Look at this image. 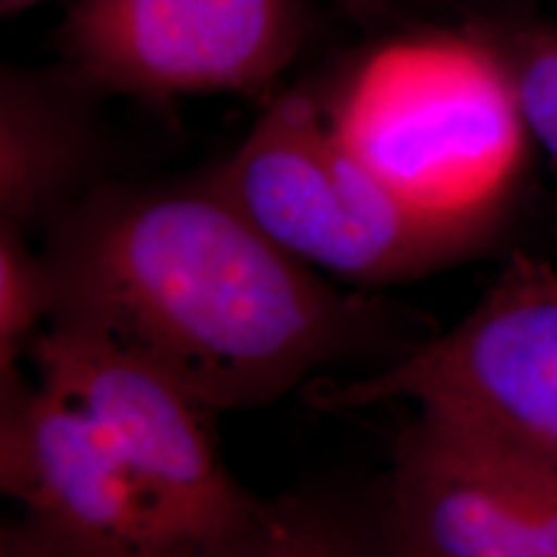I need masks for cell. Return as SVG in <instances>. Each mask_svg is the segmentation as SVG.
<instances>
[{"label":"cell","mask_w":557,"mask_h":557,"mask_svg":"<svg viewBox=\"0 0 557 557\" xmlns=\"http://www.w3.org/2000/svg\"><path fill=\"white\" fill-rule=\"evenodd\" d=\"M47 325L88 333L212 413L380 346L393 315L278 248L207 176L94 186L45 230Z\"/></svg>","instance_id":"obj_1"},{"label":"cell","mask_w":557,"mask_h":557,"mask_svg":"<svg viewBox=\"0 0 557 557\" xmlns=\"http://www.w3.org/2000/svg\"><path fill=\"white\" fill-rule=\"evenodd\" d=\"M90 90L62 75H0V230L32 238L83 194L94 165Z\"/></svg>","instance_id":"obj_8"},{"label":"cell","mask_w":557,"mask_h":557,"mask_svg":"<svg viewBox=\"0 0 557 557\" xmlns=\"http://www.w3.org/2000/svg\"><path fill=\"white\" fill-rule=\"evenodd\" d=\"M542 462H545V459H542ZM549 465V468H555L557 470V462H547Z\"/></svg>","instance_id":"obj_14"},{"label":"cell","mask_w":557,"mask_h":557,"mask_svg":"<svg viewBox=\"0 0 557 557\" xmlns=\"http://www.w3.org/2000/svg\"><path fill=\"white\" fill-rule=\"evenodd\" d=\"M323 101L348 148L416 214L475 253L491 246L534 145L491 41H387Z\"/></svg>","instance_id":"obj_3"},{"label":"cell","mask_w":557,"mask_h":557,"mask_svg":"<svg viewBox=\"0 0 557 557\" xmlns=\"http://www.w3.org/2000/svg\"><path fill=\"white\" fill-rule=\"evenodd\" d=\"M0 557H16V555L9 553V549H5V547H0Z\"/></svg>","instance_id":"obj_13"},{"label":"cell","mask_w":557,"mask_h":557,"mask_svg":"<svg viewBox=\"0 0 557 557\" xmlns=\"http://www.w3.org/2000/svg\"><path fill=\"white\" fill-rule=\"evenodd\" d=\"M3 395L0 485L16 557H238L267 500L227 470L218 413L88 333L47 325Z\"/></svg>","instance_id":"obj_2"},{"label":"cell","mask_w":557,"mask_h":557,"mask_svg":"<svg viewBox=\"0 0 557 557\" xmlns=\"http://www.w3.org/2000/svg\"><path fill=\"white\" fill-rule=\"evenodd\" d=\"M39 3H45V0H0V13L3 16H16V13L37 9Z\"/></svg>","instance_id":"obj_12"},{"label":"cell","mask_w":557,"mask_h":557,"mask_svg":"<svg viewBox=\"0 0 557 557\" xmlns=\"http://www.w3.org/2000/svg\"><path fill=\"white\" fill-rule=\"evenodd\" d=\"M553 160H555V165H557V152H555V156H553Z\"/></svg>","instance_id":"obj_15"},{"label":"cell","mask_w":557,"mask_h":557,"mask_svg":"<svg viewBox=\"0 0 557 557\" xmlns=\"http://www.w3.org/2000/svg\"><path fill=\"white\" fill-rule=\"evenodd\" d=\"M374 517L389 557H557V470L418 410Z\"/></svg>","instance_id":"obj_6"},{"label":"cell","mask_w":557,"mask_h":557,"mask_svg":"<svg viewBox=\"0 0 557 557\" xmlns=\"http://www.w3.org/2000/svg\"><path fill=\"white\" fill-rule=\"evenodd\" d=\"M212 181L278 248L346 282H403L475 256L389 191L308 90L278 96Z\"/></svg>","instance_id":"obj_4"},{"label":"cell","mask_w":557,"mask_h":557,"mask_svg":"<svg viewBox=\"0 0 557 557\" xmlns=\"http://www.w3.org/2000/svg\"><path fill=\"white\" fill-rule=\"evenodd\" d=\"M305 0H75L62 70L90 94L145 101L248 94L289 65Z\"/></svg>","instance_id":"obj_5"},{"label":"cell","mask_w":557,"mask_h":557,"mask_svg":"<svg viewBox=\"0 0 557 557\" xmlns=\"http://www.w3.org/2000/svg\"><path fill=\"white\" fill-rule=\"evenodd\" d=\"M238 557H389L377 517L308 496L267 500L256 534Z\"/></svg>","instance_id":"obj_9"},{"label":"cell","mask_w":557,"mask_h":557,"mask_svg":"<svg viewBox=\"0 0 557 557\" xmlns=\"http://www.w3.org/2000/svg\"><path fill=\"white\" fill-rule=\"evenodd\" d=\"M434 406L462 426L557 462V269L513 253L475 308L423 357Z\"/></svg>","instance_id":"obj_7"},{"label":"cell","mask_w":557,"mask_h":557,"mask_svg":"<svg viewBox=\"0 0 557 557\" xmlns=\"http://www.w3.org/2000/svg\"><path fill=\"white\" fill-rule=\"evenodd\" d=\"M50 318V284L41 253L24 235L0 230V393L18 387V359Z\"/></svg>","instance_id":"obj_10"},{"label":"cell","mask_w":557,"mask_h":557,"mask_svg":"<svg viewBox=\"0 0 557 557\" xmlns=\"http://www.w3.org/2000/svg\"><path fill=\"white\" fill-rule=\"evenodd\" d=\"M504 60L519 114L534 145L557 152V34H519L508 45L491 41Z\"/></svg>","instance_id":"obj_11"}]
</instances>
